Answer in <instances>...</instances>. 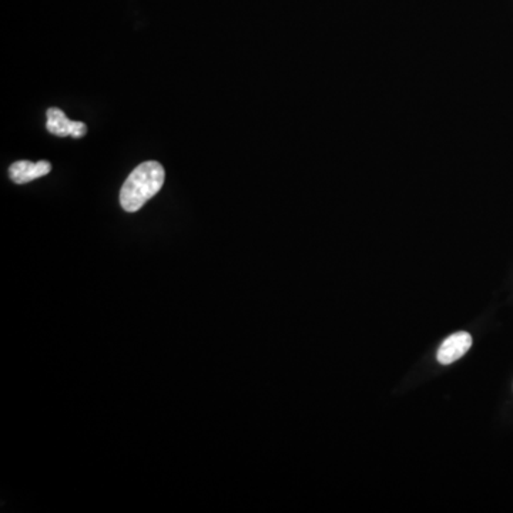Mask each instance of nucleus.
I'll return each mask as SVG.
<instances>
[{
	"mask_svg": "<svg viewBox=\"0 0 513 513\" xmlns=\"http://www.w3.org/2000/svg\"><path fill=\"white\" fill-rule=\"evenodd\" d=\"M471 347H472V337H471V334L461 331V333L449 335V337L441 344L438 353H436V358H438L441 364H453V362L458 361L459 358L463 357V355L470 351Z\"/></svg>",
	"mask_w": 513,
	"mask_h": 513,
	"instance_id": "f03ea898",
	"label": "nucleus"
},
{
	"mask_svg": "<svg viewBox=\"0 0 513 513\" xmlns=\"http://www.w3.org/2000/svg\"><path fill=\"white\" fill-rule=\"evenodd\" d=\"M48 126L49 132L58 137L72 136L75 139H80L87 133V126L82 122H72L66 117L63 110L51 107L48 110Z\"/></svg>",
	"mask_w": 513,
	"mask_h": 513,
	"instance_id": "7ed1b4c3",
	"label": "nucleus"
},
{
	"mask_svg": "<svg viewBox=\"0 0 513 513\" xmlns=\"http://www.w3.org/2000/svg\"><path fill=\"white\" fill-rule=\"evenodd\" d=\"M166 179L163 166L146 161L137 166L127 177L120 191V205L127 213H136L161 190Z\"/></svg>",
	"mask_w": 513,
	"mask_h": 513,
	"instance_id": "f257e3e1",
	"label": "nucleus"
},
{
	"mask_svg": "<svg viewBox=\"0 0 513 513\" xmlns=\"http://www.w3.org/2000/svg\"><path fill=\"white\" fill-rule=\"evenodd\" d=\"M50 171L51 164L49 161L32 163V161L22 160L12 164L11 169H9V177L14 183L26 184L46 176Z\"/></svg>",
	"mask_w": 513,
	"mask_h": 513,
	"instance_id": "20e7f679",
	"label": "nucleus"
}]
</instances>
